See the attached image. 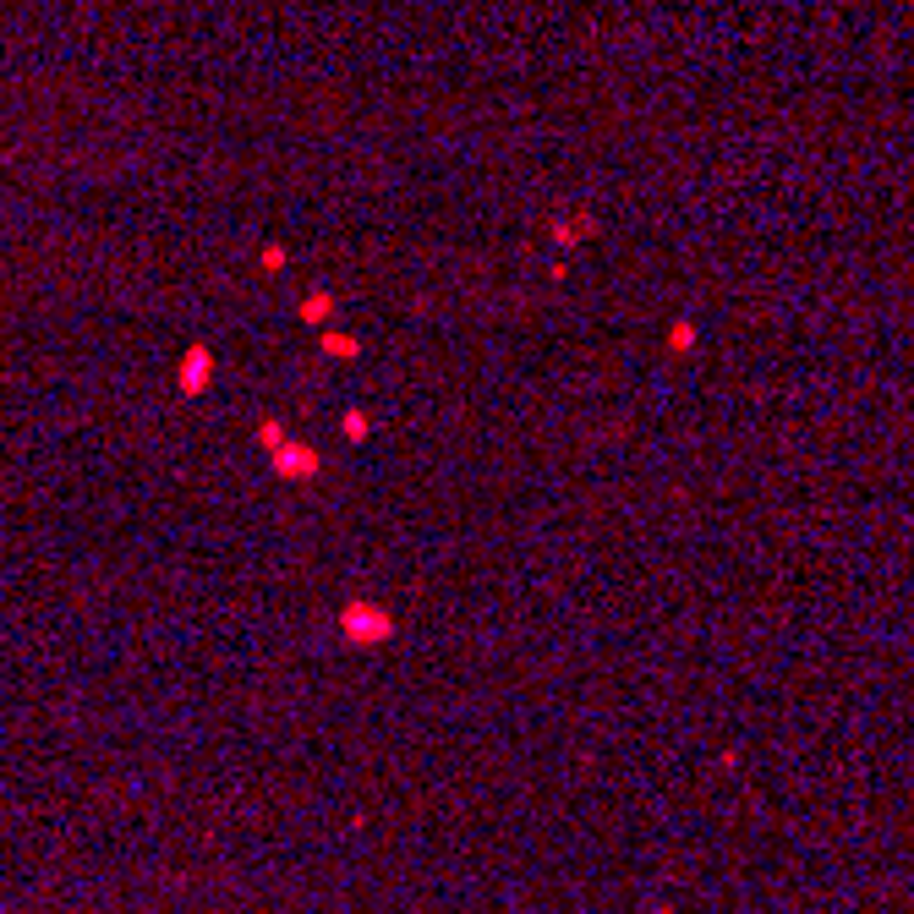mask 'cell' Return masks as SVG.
<instances>
[{"label": "cell", "instance_id": "1", "mask_svg": "<svg viewBox=\"0 0 914 914\" xmlns=\"http://www.w3.org/2000/svg\"><path fill=\"white\" fill-rule=\"evenodd\" d=\"M345 630H351L356 641H384L395 624H389V613H378L373 603H351L345 608Z\"/></svg>", "mask_w": 914, "mask_h": 914}, {"label": "cell", "instance_id": "2", "mask_svg": "<svg viewBox=\"0 0 914 914\" xmlns=\"http://www.w3.org/2000/svg\"><path fill=\"white\" fill-rule=\"evenodd\" d=\"M274 466H280V477H312V471H318V455H312V449H285Z\"/></svg>", "mask_w": 914, "mask_h": 914}, {"label": "cell", "instance_id": "3", "mask_svg": "<svg viewBox=\"0 0 914 914\" xmlns=\"http://www.w3.org/2000/svg\"><path fill=\"white\" fill-rule=\"evenodd\" d=\"M329 312H334V296H329V291H312L307 302H302V318H307V323H323Z\"/></svg>", "mask_w": 914, "mask_h": 914}, {"label": "cell", "instance_id": "4", "mask_svg": "<svg viewBox=\"0 0 914 914\" xmlns=\"http://www.w3.org/2000/svg\"><path fill=\"white\" fill-rule=\"evenodd\" d=\"M323 351L329 356H356V340L351 334H323Z\"/></svg>", "mask_w": 914, "mask_h": 914}]
</instances>
